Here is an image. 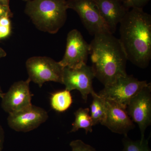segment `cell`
<instances>
[{
  "label": "cell",
  "instance_id": "obj_1",
  "mask_svg": "<svg viewBox=\"0 0 151 151\" xmlns=\"http://www.w3.org/2000/svg\"><path fill=\"white\" fill-rule=\"evenodd\" d=\"M119 24V40L128 60L146 68L151 59V15L142 9H132Z\"/></svg>",
  "mask_w": 151,
  "mask_h": 151
},
{
  "label": "cell",
  "instance_id": "obj_2",
  "mask_svg": "<svg viewBox=\"0 0 151 151\" xmlns=\"http://www.w3.org/2000/svg\"><path fill=\"white\" fill-rule=\"evenodd\" d=\"M89 45L94 77L104 86L127 75L128 59L119 39L110 32L101 33L94 35Z\"/></svg>",
  "mask_w": 151,
  "mask_h": 151
},
{
  "label": "cell",
  "instance_id": "obj_3",
  "mask_svg": "<svg viewBox=\"0 0 151 151\" xmlns=\"http://www.w3.org/2000/svg\"><path fill=\"white\" fill-rule=\"evenodd\" d=\"M68 9L66 0H29L24 13L38 29L55 34L65 24Z\"/></svg>",
  "mask_w": 151,
  "mask_h": 151
},
{
  "label": "cell",
  "instance_id": "obj_4",
  "mask_svg": "<svg viewBox=\"0 0 151 151\" xmlns=\"http://www.w3.org/2000/svg\"><path fill=\"white\" fill-rule=\"evenodd\" d=\"M148 84L147 81H139L127 74L105 86L98 94L105 100L126 109L130 100Z\"/></svg>",
  "mask_w": 151,
  "mask_h": 151
},
{
  "label": "cell",
  "instance_id": "obj_5",
  "mask_svg": "<svg viewBox=\"0 0 151 151\" xmlns=\"http://www.w3.org/2000/svg\"><path fill=\"white\" fill-rule=\"evenodd\" d=\"M29 78L42 87L45 83L54 81L62 84L63 67L54 59L47 56H33L26 62Z\"/></svg>",
  "mask_w": 151,
  "mask_h": 151
},
{
  "label": "cell",
  "instance_id": "obj_6",
  "mask_svg": "<svg viewBox=\"0 0 151 151\" xmlns=\"http://www.w3.org/2000/svg\"><path fill=\"white\" fill-rule=\"evenodd\" d=\"M66 4L68 9L77 13L82 24L91 35L110 32L94 0H66Z\"/></svg>",
  "mask_w": 151,
  "mask_h": 151
},
{
  "label": "cell",
  "instance_id": "obj_7",
  "mask_svg": "<svg viewBox=\"0 0 151 151\" xmlns=\"http://www.w3.org/2000/svg\"><path fill=\"white\" fill-rule=\"evenodd\" d=\"M126 111L132 121L138 124L141 132V140L143 139L146 129L151 124L150 83L130 100Z\"/></svg>",
  "mask_w": 151,
  "mask_h": 151
},
{
  "label": "cell",
  "instance_id": "obj_8",
  "mask_svg": "<svg viewBox=\"0 0 151 151\" xmlns=\"http://www.w3.org/2000/svg\"><path fill=\"white\" fill-rule=\"evenodd\" d=\"M91 66L84 64L79 67L71 68L64 67L62 73V84L68 91L78 90L82 98L86 102L88 95L94 92L92 86L94 78Z\"/></svg>",
  "mask_w": 151,
  "mask_h": 151
},
{
  "label": "cell",
  "instance_id": "obj_9",
  "mask_svg": "<svg viewBox=\"0 0 151 151\" xmlns=\"http://www.w3.org/2000/svg\"><path fill=\"white\" fill-rule=\"evenodd\" d=\"M89 54V44L79 31L72 29L68 34L65 54L59 63L63 67H79L86 64Z\"/></svg>",
  "mask_w": 151,
  "mask_h": 151
},
{
  "label": "cell",
  "instance_id": "obj_10",
  "mask_svg": "<svg viewBox=\"0 0 151 151\" xmlns=\"http://www.w3.org/2000/svg\"><path fill=\"white\" fill-rule=\"evenodd\" d=\"M29 78L14 83L1 98V106L9 114L19 112L32 105V94L29 89Z\"/></svg>",
  "mask_w": 151,
  "mask_h": 151
},
{
  "label": "cell",
  "instance_id": "obj_11",
  "mask_svg": "<svg viewBox=\"0 0 151 151\" xmlns=\"http://www.w3.org/2000/svg\"><path fill=\"white\" fill-rule=\"evenodd\" d=\"M48 118V113L43 108L32 105L17 113L9 114V127L17 132H27L35 129Z\"/></svg>",
  "mask_w": 151,
  "mask_h": 151
},
{
  "label": "cell",
  "instance_id": "obj_12",
  "mask_svg": "<svg viewBox=\"0 0 151 151\" xmlns=\"http://www.w3.org/2000/svg\"><path fill=\"white\" fill-rule=\"evenodd\" d=\"M105 100L107 113L101 125L107 127L114 133L127 136L128 132L134 129V125L126 109L113 102Z\"/></svg>",
  "mask_w": 151,
  "mask_h": 151
},
{
  "label": "cell",
  "instance_id": "obj_13",
  "mask_svg": "<svg viewBox=\"0 0 151 151\" xmlns=\"http://www.w3.org/2000/svg\"><path fill=\"white\" fill-rule=\"evenodd\" d=\"M100 15L109 31L114 33L119 24L129 10L121 0H94Z\"/></svg>",
  "mask_w": 151,
  "mask_h": 151
},
{
  "label": "cell",
  "instance_id": "obj_14",
  "mask_svg": "<svg viewBox=\"0 0 151 151\" xmlns=\"http://www.w3.org/2000/svg\"><path fill=\"white\" fill-rule=\"evenodd\" d=\"M93 100L90 107V116L93 126L100 123L105 120L107 113L106 100L95 92L91 94Z\"/></svg>",
  "mask_w": 151,
  "mask_h": 151
},
{
  "label": "cell",
  "instance_id": "obj_15",
  "mask_svg": "<svg viewBox=\"0 0 151 151\" xmlns=\"http://www.w3.org/2000/svg\"><path fill=\"white\" fill-rule=\"evenodd\" d=\"M89 112V108H80L76 111L74 113L75 120L72 124L70 132H76L81 129H84L86 134L88 132H92L93 125Z\"/></svg>",
  "mask_w": 151,
  "mask_h": 151
},
{
  "label": "cell",
  "instance_id": "obj_16",
  "mask_svg": "<svg viewBox=\"0 0 151 151\" xmlns=\"http://www.w3.org/2000/svg\"><path fill=\"white\" fill-rule=\"evenodd\" d=\"M73 103L70 91L65 89L55 92L50 97L52 108L59 112H64L68 110Z\"/></svg>",
  "mask_w": 151,
  "mask_h": 151
},
{
  "label": "cell",
  "instance_id": "obj_17",
  "mask_svg": "<svg viewBox=\"0 0 151 151\" xmlns=\"http://www.w3.org/2000/svg\"><path fill=\"white\" fill-rule=\"evenodd\" d=\"M123 151H151L148 141L144 138L142 140L133 141L127 136H124L123 140Z\"/></svg>",
  "mask_w": 151,
  "mask_h": 151
},
{
  "label": "cell",
  "instance_id": "obj_18",
  "mask_svg": "<svg viewBox=\"0 0 151 151\" xmlns=\"http://www.w3.org/2000/svg\"><path fill=\"white\" fill-rule=\"evenodd\" d=\"M12 32L10 18L3 17L0 19V40L8 37Z\"/></svg>",
  "mask_w": 151,
  "mask_h": 151
},
{
  "label": "cell",
  "instance_id": "obj_19",
  "mask_svg": "<svg viewBox=\"0 0 151 151\" xmlns=\"http://www.w3.org/2000/svg\"><path fill=\"white\" fill-rule=\"evenodd\" d=\"M69 145L72 151H96L94 147L85 144L81 140L71 141Z\"/></svg>",
  "mask_w": 151,
  "mask_h": 151
},
{
  "label": "cell",
  "instance_id": "obj_20",
  "mask_svg": "<svg viewBox=\"0 0 151 151\" xmlns=\"http://www.w3.org/2000/svg\"><path fill=\"white\" fill-rule=\"evenodd\" d=\"M150 1V0H127L124 4L129 10L133 8L143 9Z\"/></svg>",
  "mask_w": 151,
  "mask_h": 151
},
{
  "label": "cell",
  "instance_id": "obj_21",
  "mask_svg": "<svg viewBox=\"0 0 151 151\" xmlns=\"http://www.w3.org/2000/svg\"><path fill=\"white\" fill-rule=\"evenodd\" d=\"M5 17H13L12 12L10 9L9 6L3 5L0 4V19Z\"/></svg>",
  "mask_w": 151,
  "mask_h": 151
},
{
  "label": "cell",
  "instance_id": "obj_22",
  "mask_svg": "<svg viewBox=\"0 0 151 151\" xmlns=\"http://www.w3.org/2000/svg\"><path fill=\"white\" fill-rule=\"evenodd\" d=\"M5 140V132L0 122V151H2Z\"/></svg>",
  "mask_w": 151,
  "mask_h": 151
},
{
  "label": "cell",
  "instance_id": "obj_23",
  "mask_svg": "<svg viewBox=\"0 0 151 151\" xmlns=\"http://www.w3.org/2000/svg\"><path fill=\"white\" fill-rule=\"evenodd\" d=\"M6 52L1 47H0V58L5 57L6 55Z\"/></svg>",
  "mask_w": 151,
  "mask_h": 151
},
{
  "label": "cell",
  "instance_id": "obj_24",
  "mask_svg": "<svg viewBox=\"0 0 151 151\" xmlns=\"http://www.w3.org/2000/svg\"><path fill=\"white\" fill-rule=\"evenodd\" d=\"M10 0H0V4L3 5L9 6Z\"/></svg>",
  "mask_w": 151,
  "mask_h": 151
},
{
  "label": "cell",
  "instance_id": "obj_25",
  "mask_svg": "<svg viewBox=\"0 0 151 151\" xmlns=\"http://www.w3.org/2000/svg\"><path fill=\"white\" fill-rule=\"evenodd\" d=\"M4 93H3L2 90L0 86V98H1L4 95Z\"/></svg>",
  "mask_w": 151,
  "mask_h": 151
},
{
  "label": "cell",
  "instance_id": "obj_26",
  "mask_svg": "<svg viewBox=\"0 0 151 151\" xmlns=\"http://www.w3.org/2000/svg\"><path fill=\"white\" fill-rule=\"evenodd\" d=\"M121 1H122V2L123 3H124L127 1V0H121Z\"/></svg>",
  "mask_w": 151,
  "mask_h": 151
},
{
  "label": "cell",
  "instance_id": "obj_27",
  "mask_svg": "<svg viewBox=\"0 0 151 151\" xmlns=\"http://www.w3.org/2000/svg\"><path fill=\"white\" fill-rule=\"evenodd\" d=\"M22 1H24L27 2V1H29V0H22Z\"/></svg>",
  "mask_w": 151,
  "mask_h": 151
}]
</instances>
